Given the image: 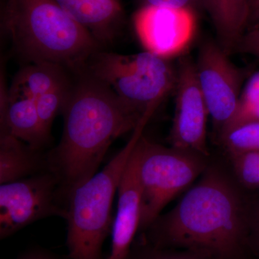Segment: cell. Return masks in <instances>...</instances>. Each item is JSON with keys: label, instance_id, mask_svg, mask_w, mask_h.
<instances>
[{"label": "cell", "instance_id": "obj_1", "mask_svg": "<svg viewBox=\"0 0 259 259\" xmlns=\"http://www.w3.org/2000/svg\"><path fill=\"white\" fill-rule=\"evenodd\" d=\"M79 74L61 111L60 143L47 153L49 171L57 177L67 204L72 192L96 175L112 143L134 131L145 117H151L131 111L100 80Z\"/></svg>", "mask_w": 259, "mask_h": 259}, {"label": "cell", "instance_id": "obj_2", "mask_svg": "<svg viewBox=\"0 0 259 259\" xmlns=\"http://www.w3.org/2000/svg\"><path fill=\"white\" fill-rule=\"evenodd\" d=\"M248 221L235 184L216 167L208 166L198 183L147 230L158 248L175 245L209 259H231L240 249Z\"/></svg>", "mask_w": 259, "mask_h": 259}, {"label": "cell", "instance_id": "obj_3", "mask_svg": "<svg viewBox=\"0 0 259 259\" xmlns=\"http://www.w3.org/2000/svg\"><path fill=\"white\" fill-rule=\"evenodd\" d=\"M3 25L25 60L58 64L78 74L101 47L54 0H7Z\"/></svg>", "mask_w": 259, "mask_h": 259}, {"label": "cell", "instance_id": "obj_4", "mask_svg": "<svg viewBox=\"0 0 259 259\" xmlns=\"http://www.w3.org/2000/svg\"><path fill=\"white\" fill-rule=\"evenodd\" d=\"M148 121H141L125 147L70 196L65 218L69 259H104L102 247L112 233L115 219L112 216L114 197L130 155Z\"/></svg>", "mask_w": 259, "mask_h": 259}, {"label": "cell", "instance_id": "obj_5", "mask_svg": "<svg viewBox=\"0 0 259 259\" xmlns=\"http://www.w3.org/2000/svg\"><path fill=\"white\" fill-rule=\"evenodd\" d=\"M82 72L111 89L129 110L152 117L177 82V70L168 59L149 51L120 54L98 51Z\"/></svg>", "mask_w": 259, "mask_h": 259}, {"label": "cell", "instance_id": "obj_6", "mask_svg": "<svg viewBox=\"0 0 259 259\" xmlns=\"http://www.w3.org/2000/svg\"><path fill=\"white\" fill-rule=\"evenodd\" d=\"M140 180L142 189L139 230L147 229L163 209L192 185L209 166L207 158L191 150L166 147L141 135Z\"/></svg>", "mask_w": 259, "mask_h": 259}, {"label": "cell", "instance_id": "obj_7", "mask_svg": "<svg viewBox=\"0 0 259 259\" xmlns=\"http://www.w3.org/2000/svg\"><path fill=\"white\" fill-rule=\"evenodd\" d=\"M67 203L57 177L42 172L0 186V238L53 216L66 218Z\"/></svg>", "mask_w": 259, "mask_h": 259}, {"label": "cell", "instance_id": "obj_8", "mask_svg": "<svg viewBox=\"0 0 259 259\" xmlns=\"http://www.w3.org/2000/svg\"><path fill=\"white\" fill-rule=\"evenodd\" d=\"M220 44L204 42L195 63L199 87L218 134L231 120L242 90L243 74Z\"/></svg>", "mask_w": 259, "mask_h": 259}, {"label": "cell", "instance_id": "obj_9", "mask_svg": "<svg viewBox=\"0 0 259 259\" xmlns=\"http://www.w3.org/2000/svg\"><path fill=\"white\" fill-rule=\"evenodd\" d=\"M175 115L168 141L171 146L209 156L207 122L209 116L199 87L195 63L181 59L177 69Z\"/></svg>", "mask_w": 259, "mask_h": 259}, {"label": "cell", "instance_id": "obj_10", "mask_svg": "<svg viewBox=\"0 0 259 259\" xmlns=\"http://www.w3.org/2000/svg\"><path fill=\"white\" fill-rule=\"evenodd\" d=\"M134 25L145 49L168 59L185 51L193 39L195 12L143 5L135 13Z\"/></svg>", "mask_w": 259, "mask_h": 259}, {"label": "cell", "instance_id": "obj_11", "mask_svg": "<svg viewBox=\"0 0 259 259\" xmlns=\"http://www.w3.org/2000/svg\"><path fill=\"white\" fill-rule=\"evenodd\" d=\"M140 162L141 149L138 140L117 187L118 203L112 226L111 252L107 259L127 258L134 237L139 230L142 201Z\"/></svg>", "mask_w": 259, "mask_h": 259}, {"label": "cell", "instance_id": "obj_12", "mask_svg": "<svg viewBox=\"0 0 259 259\" xmlns=\"http://www.w3.org/2000/svg\"><path fill=\"white\" fill-rule=\"evenodd\" d=\"M0 103V131L8 133L33 149L41 151L50 134L44 128L35 100L10 95L5 79H2Z\"/></svg>", "mask_w": 259, "mask_h": 259}, {"label": "cell", "instance_id": "obj_13", "mask_svg": "<svg viewBox=\"0 0 259 259\" xmlns=\"http://www.w3.org/2000/svg\"><path fill=\"white\" fill-rule=\"evenodd\" d=\"M100 45L112 42L123 20L120 0H54Z\"/></svg>", "mask_w": 259, "mask_h": 259}, {"label": "cell", "instance_id": "obj_14", "mask_svg": "<svg viewBox=\"0 0 259 259\" xmlns=\"http://www.w3.org/2000/svg\"><path fill=\"white\" fill-rule=\"evenodd\" d=\"M49 171L47 154L8 133L0 131V184Z\"/></svg>", "mask_w": 259, "mask_h": 259}, {"label": "cell", "instance_id": "obj_15", "mask_svg": "<svg viewBox=\"0 0 259 259\" xmlns=\"http://www.w3.org/2000/svg\"><path fill=\"white\" fill-rule=\"evenodd\" d=\"M219 37L220 45L230 52L238 47L251 14L250 0H204Z\"/></svg>", "mask_w": 259, "mask_h": 259}, {"label": "cell", "instance_id": "obj_16", "mask_svg": "<svg viewBox=\"0 0 259 259\" xmlns=\"http://www.w3.org/2000/svg\"><path fill=\"white\" fill-rule=\"evenodd\" d=\"M63 69L51 63H30L15 74L8 93L35 101L44 94L67 83Z\"/></svg>", "mask_w": 259, "mask_h": 259}, {"label": "cell", "instance_id": "obj_17", "mask_svg": "<svg viewBox=\"0 0 259 259\" xmlns=\"http://www.w3.org/2000/svg\"><path fill=\"white\" fill-rule=\"evenodd\" d=\"M252 122H259V71L253 73L242 88L234 115L221 134Z\"/></svg>", "mask_w": 259, "mask_h": 259}, {"label": "cell", "instance_id": "obj_18", "mask_svg": "<svg viewBox=\"0 0 259 259\" xmlns=\"http://www.w3.org/2000/svg\"><path fill=\"white\" fill-rule=\"evenodd\" d=\"M219 139L228 155L259 151V122L236 126L220 135Z\"/></svg>", "mask_w": 259, "mask_h": 259}, {"label": "cell", "instance_id": "obj_19", "mask_svg": "<svg viewBox=\"0 0 259 259\" xmlns=\"http://www.w3.org/2000/svg\"><path fill=\"white\" fill-rule=\"evenodd\" d=\"M68 83L51 90L35 100L37 112L44 128L50 134L53 122L59 112L62 111L70 92Z\"/></svg>", "mask_w": 259, "mask_h": 259}, {"label": "cell", "instance_id": "obj_20", "mask_svg": "<svg viewBox=\"0 0 259 259\" xmlns=\"http://www.w3.org/2000/svg\"><path fill=\"white\" fill-rule=\"evenodd\" d=\"M228 156L238 182L245 188L259 190V151Z\"/></svg>", "mask_w": 259, "mask_h": 259}, {"label": "cell", "instance_id": "obj_21", "mask_svg": "<svg viewBox=\"0 0 259 259\" xmlns=\"http://www.w3.org/2000/svg\"><path fill=\"white\" fill-rule=\"evenodd\" d=\"M126 259H209L202 255L189 251L186 253H170L161 250V248L153 246L144 248L136 252L131 250Z\"/></svg>", "mask_w": 259, "mask_h": 259}, {"label": "cell", "instance_id": "obj_22", "mask_svg": "<svg viewBox=\"0 0 259 259\" xmlns=\"http://www.w3.org/2000/svg\"><path fill=\"white\" fill-rule=\"evenodd\" d=\"M144 5L168 7L180 9L196 10L204 8V0H142Z\"/></svg>", "mask_w": 259, "mask_h": 259}, {"label": "cell", "instance_id": "obj_23", "mask_svg": "<svg viewBox=\"0 0 259 259\" xmlns=\"http://www.w3.org/2000/svg\"><path fill=\"white\" fill-rule=\"evenodd\" d=\"M238 47L243 52L251 54L259 59V25L244 34Z\"/></svg>", "mask_w": 259, "mask_h": 259}, {"label": "cell", "instance_id": "obj_24", "mask_svg": "<svg viewBox=\"0 0 259 259\" xmlns=\"http://www.w3.org/2000/svg\"><path fill=\"white\" fill-rule=\"evenodd\" d=\"M17 259H58L55 255L47 250L34 249L24 253Z\"/></svg>", "mask_w": 259, "mask_h": 259}, {"label": "cell", "instance_id": "obj_25", "mask_svg": "<svg viewBox=\"0 0 259 259\" xmlns=\"http://www.w3.org/2000/svg\"><path fill=\"white\" fill-rule=\"evenodd\" d=\"M250 8H251V13L254 11L259 5V0H250Z\"/></svg>", "mask_w": 259, "mask_h": 259}, {"label": "cell", "instance_id": "obj_26", "mask_svg": "<svg viewBox=\"0 0 259 259\" xmlns=\"http://www.w3.org/2000/svg\"><path fill=\"white\" fill-rule=\"evenodd\" d=\"M253 13H254L255 20H257L256 25H259V5L258 8H257Z\"/></svg>", "mask_w": 259, "mask_h": 259}]
</instances>
